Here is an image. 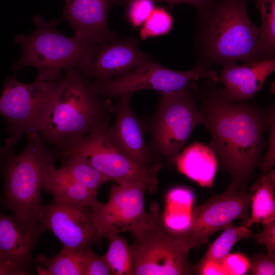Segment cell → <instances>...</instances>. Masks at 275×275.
Wrapping results in <instances>:
<instances>
[{
	"label": "cell",
	"mask_w": 275,
	"mask_h": 275,
	"mask_svg": "<svg viewBox=\"0 0 275 275\" xmlns=\"http://www.w3.org/2000/svg\"><path fill=\"white\" fill-rule=\"evenodd\" d=\"M249 0H211L197 11L194 37L197 64L207 68L260 61L259 28L247 11Z\"/></svg>",
	"instance_id": "obj_2"
},
{
	"label": "cell",
	"mask_w": 275,
	"mask_h": 275,
	"mask_svg": "<svg viewBox=\"0 0 275 275\" xmlns=\"http://www.w3.org/2000/svg\"><path fill=\"white\" fill-rule=\"evenodd\" d=\"M275 172L273 170L264 177L252 199L250 219L242 223L250 228L253 224H264L275 221Z\"/></svg>",
	"instance_id": "obj_22"
},
{
	"label": "cell",
	"mask_w": 275,
	"mask_h": 275,
	"mask_svg": "<svg viewBox=\"0 0 275 275\" xmlns=\"http://www.w3.org/2000/svg\"><path fill=\"white\" fill-rule=\"evenodd\" d=\"M64 82L45 127L39 132L62 155L91 132L107 128L113 115L109 98L101 96L93 81L77 68L65 70Z\"/></svg>",
	"instance_id": "obj_3"
},
{
	"label": "cell",
	"mask_w": 275,
	"mask_h": 275,
	"mask_svg": "<svg viewBox=\"0 0 275 275\" xmlns=\"http://www.w3.org/2000/svg\"><path fill=\"white\" fill-rule=\"evenodd\" d=\"M45 230L39 221L0 213V260L30 274L33 251Z\"/></svg>",
	"instance_id": "obj_16"
},
{
	"label": "cell",
	"mask_w": 275,
	"mask_h": 275,
	"mask_svg": "<svg viewBox=\"0 0 275 275\" xmlns=\"http://www.w3.org/2000/svg\"><path fill=\"white\" fill-rule=\"evenodd\" d=\"M255 1L261 18L258 38L259 60L261 61L274 58L275 0Z\"/></svg>",
	"instance_id": "obj_24"
},
{
	"label": "cell",
	"mask_w": 275,
	"mask_h": 275,
	"mask_svg": "<svg viewBox=\"0 0 275 275\" xmlns=\"http://www.w3.org/2000/svg\"><path fill=\"white\" fill-rule=\"evenodd\" d=\"M131 96H121L114 105L115 123L108 127L106 133L111 143L121 153L140 167L149 169L155 162L145 140L146 123L133 111Z\"/></svg>",
	"instance_id": "obj_14"
},
{
	"label": "cell",
	"mask_w": 275,
	"mask_h": 275,
	"mask_svg": "<svg viewBox=\"0 0 275 275\" xmlns=\"http://www.w3.org/2000/svg\"><path fill=\"white\" fill-rule=\"evenodd\" d=\"M63 82L64 76L31 84L20 82L16 74L7 77L0 96V116L10 134L5 146L13 148L24 134L39 133L45 127Z\"/></svg>",
	"instance_id": "obj_7"
},
{
	"label": "cell",
	"mask_w": 275,
	"mask_h": 275,
	"mask_svg": "<svg viewBox=\"0 0 275 275\" xmlns=\"http://www.w3.org/2000/svg\"><path fill=\"white\" fill-rule=\"evenodd\" d=\"M192 274L200 275L227 274L221 263L212 261H199L196 264L193 265Z\"/></svg>",
	"instance_id": "obj_34"
},
{
	"label": "cell",
	"mask_w": 275,
	"mask_h": 275,
	"mask_svg": "<svg viewBox=\"0 0 275 275\" xmlns=\"http://www.w3.org/2000/svg\"><path fill=\"white\" fill-rule=\"evenodd\" d=\"M0 274L1 275H23L22 273L13 266L0 260Z\"/></svg>",
	"instance_id": "obj_36"
},
{
	"label": "cell",
	"mask_w": 275,
	"mask_h": 275,
	"mask_svg": "<svg viewBox=\"0 0 275 275\" xmlns=\"http://www.w3.org/2000/svg\"><path fill=\"white\" fill-rule=\"evenodd\" d=\"M38 221L54 234L63 248L79 250L99 244L88 207L53 200L44 206Z\"/></svg>",
	"instance_id": "obj_13"
},
{
	"label": "cell",
	"mask_w": 275,
	"mask_h": 275,
	"mask_svg": "<svg viewBox=\"0 0 275 275\" xmlns=\"http://www.w3.org/2000/svg\"><path fill=\"white\" fill-rule=\"evenodd\" d=\"M62 19L68 21L75 35L101 45L119 38L108 25V13L121 0H65Z\"/></svg>",
	"instance_id": "obj_17"
},
{
	"label": "cell",
	"mask_w": 275,
	"mask_h": 275,
	"mask_svg": "<svg viewBox=\"0 0 275 275\" xmlns=\"http://www.w3.org/2000/svg\"><path fill=\"white\" fill-rule=\"evenodd\" d=\"M104 128L91 132L71 146L61 156L76 157L116 184H140L151 193L158 188L157 175L163 166L155 162L143 168L118 150L109 141Z\"/></svg>",
	"instance_id": "obj_9"
},
{
	"label": "cell",
	"mask_w": 275,
	"mask_h": 275,
	"mask_svg": "<svg viewBox=\"0 0 275 275\" xmlns=\"http://www.w3.org/2000/svg\"><path fill=\"white\" fill-rule=\"evenodd\" d=\"M196 64L188 71L169 69L152 59L128 72L108 80L93 81L98 94L104 97L132 95L144 90H154L169 93L181 90L200 78L218 80L217 72Z\"/></svg>",
	"instance_id": "obj_10"
},
{
	"label": "cell",
	"mask_w": 275,
	"mask_h": 275,
	"mask_svg": "<svg viewBox=\"0 0 275 275\" xmlns=\"http://www.w3.org/2000/svg\"><path fill=\"white\" fill-rule=\"evenodd\" d=\"M84 275H111L102 256H99L88 246L84 250Z\"/></svg>",
	"instance_id": "obj_29"
},
{
	"label": "cell",
	"mask_w": 275,
	"mask_h": 275,
	"mask_svg": "<svg viewBox=\"0 0 275 275\" xmlns=\"http://www.w3.org/2000/svg\"><path fill=\"white\" fill-rule=\"evenodd\" d=\"M249 273L253 275H274L275 255L263 253L255 254L250 259Z\"/></svg>",
	"instance_id": "obj_31"
},
{
	"label": "cell",
	"mask_w": 275,
	"mask_h": 275,
	"mask_svg": "<svg viewBox=\"0 0 275 275\" xmlns=\"http://www.w3.org/2000/svg\"><path fill=\"white\" fill-rule=\"evenodd\" d=\"M147 190L143 185L114 184L107 201L90 209L99 243L111 234L129 232L133 235L144 227L148 215L144 204Z\"/></svg>",
	"instance_id": "obj_12"
},
{
	"label": "cell",
	"mask_w": 275,
	"mask_h": 275,
	"mask_svg": "<svg viewBox=\"0 0 275 275\" xmlns=\"http://www.w3.org/2000/svg\"><path fill=\"white\" fill-rule=\"evenodd\" d=\"M33 19L34 32L27 36L17 34L13 39L21 44L23 52L12 69L33 66L38 70L35 81H56L62 77L63 70H80L90 63L98 44L75 35L70 37L61 34L57 29L58 20L47 21L40 15Z\"/></svg>",
	"instance_id": "obj_5"
},
{
	"label": "cell",
	"mask_w": 275,
	"mask_h": 275,
	"mask_svg": "<svg viewBox=\"0 0 275 275\" xmlns=\"http://www.w3.org/2000/svg\"><path fill=\"white\" fill-rule=\"evenodd\" d=\"M85 248L72 250L65 248L53 257L44 255L38 258L36 264L40 275H84Z\"/></svg>",
	"instance_id": "obj_21"
},
{
	"label": "cell",
	"mask_w": 275,
	"mask_h": 275,
	"mask_svg": "<svg viewBox=\"0 0 275 275\" xmlns=\"http://www.w3.org/2000/svg\"><path fill=\"white\" fill-rule=\"evenodd\" d=\"M254 194L228 186L224 193L213 195L196 207L190 213L188 225L180 229L187 248L198 249L207 243L211 235L236 219L248 222L250 217L248 208Z\"/></svg>",
	"instance_id": "obj_11"
},
{
	"label": "cell",
	"mask_w": 275,
	"mask_h": 275,
	"mask_svg": "<svg viewBox=\"0 0 275 275\" xmlns=\"http://www.w3.org/2000/svg\"><path fill=\"white\" fill-rule=\"evenodd\" d=\"M26 135V145L19 154L13 148L0 147L5 206L21 219L38 221L44 209L41 191L45 171L60 156L46 146L38 132Z\"/></svg>",
	"instance_id": "obj_4"
},
{
	"label": "cell",
	"mask_w": 275,
	"mask_h": 275,
	"mask_svg": "<svg viewBox=\"0 0 275 275\" xmlns=\"http://www.w3.org/2000/svg\"><path fill=\"white\" fill-rule=\"evenodd\" d=\"M155 3L157 2H164L167 3L171 7L175 5L186 3L191 5L198 11L206 6L211 0H153Z\"/></svg>",
	"instance_id": "obj_35"
},
{
	"label": "cell",
	"mask_w": 275,
	"mask_h": 275,
	"mask_svg": "<svg viewBox=\"0 0 275 275\" xmlns=\"http://www.w3.org/2000/svg\"><path fill=\"white\" fill-rule=\"evenodd\" d=\"M151 60L148 54L139 49L135 37L118 38L99 45L90 63L79 71L90 79L108 80Z\"/></svg>",
	"instance_id": "obj_15"
},
{
	"label": "cell",
	"mask_w": 275,
	"mask_h": 275,
	"mask_svg": "<svg viewBox=\"0 0 275 275\" xmlns=\"http://www.w3.org/2000/svg\"><path fill=\"white\" fill-rule=\"evenodd\" d=\"M274 121L272 123L269 128V139L268 149L265 156L264 161L262 164V172L258 180L251 186V191H255L260 185L262 179L269 174L273 169L275 163V129Z\"/></svg>",
	"instance_id": "obj_32"
},
{
	"label": "cell",
	"mask_w": 275,
	"mask_h": 275,
	"mask_svg": "<svg viewBox=\"0 0 275 275\" xmlns=\"http://www.w3.org/2000/svg\"><path fill=\"white\" fill-rule=\"evenodd\" d=\"M161 95L156 111L146 123L150 137L148 146L155 162L162 160L173 166L194 128L204 124L205 120L197 104L199 95L196 81Z\"/></svg>",
	"instance_id": "obj_6"
},
{
	"label": "cell",
	"mask_w": 275,
	"mask_h": 275,
	"mask_svg": "<svg viewBox=\"0 0 275 275\" xmlns=\"http://www.w3.org/2000/svg\"><path fill=\"white\" fill-rule=\"evenodd\" d=\"M175 164L180 173L201 186L212 187L217 159L208 146L199 142L189 145L178 155Z\"/></svg>",
	"instance_id": "obj_19"
},
{
	"label": "cell",
	"mask_w": 275,
	"mask_h": 275,
	"mask_svg": "<svg viewBox=\"0 0 275 275\" xmlns=\"http://www.w3.org/2000/svg\"><path fill=\"white\" fill-rule=\"evenodd\" d=\"M262 231L252 236L259 244L266 247L268 254L275 255V221L262 224Z\"/></svg>",
	"instance_id": "obj_33"
},
{
	"label": "cell",
	"mask_w": 275,
	"mask_h": 275,
	"mask_svg": "<svg viewBox=\"0 0 275 275\" xmlns=\"http://www.w3.org/2000/svg\"><path fill=\"white\" fill-rule=\"evenodd\" d=\"M205 79L198 95L199 109L211 134L208 146L230 175L229 186L245 191L261 162L264 133L274 121V109L227 101L218 94L216 81Z\"/></svg>",
	"instance_id": "obj_1"
},
{
	"label": "cell",
	"mask_w": 275,
	"mask_h": 275,
	"mask_svg": "<svg viewBox=\"0 0 275 275\" xmlns=\"http://www.w3.org/2000/svg\"><path fill=\"white\" fill-rule=\"evenodd\" d=\"M134 275H189L192 266L180 230L162 221L158 203H151L144 227L132 235Z\"/></svg>",
	"instance_id": "obj_8"
},
{
	"label": "cell",
	"mask_w": 275,
	"mask_h": 275,
	"mask_svg": "<svg viewBox=\"0 0 275 275\" xmlns=\"http://www.w3.org/2000/svg\"><path fill=\"white\" fill-rule=\"evenodd\" d=\"M221 264L227 274L243 275L249 273L250 259L241 253L228 254Z\"/></svg>",
	"instance_id": "obj_30"
},
{
	"label": "cell",
	"mask_w": 275,
	"mask_h": 275,
	"mask_svg": "<svg viewBox=\"0 0 275 275\" xmlns=\"http://www.w3.org/2000/svg\"><path fill=\"white\" fill-rule=\"evenodd\" d=\"M43 188L57 201L82 206L90 209L99 205L97 194L73 180L54 164L49 166L45 174Z\"/></svg>",
	"instance_id": "obj_20"
},
{
	"label": "cell",
	"mask_w": 275,
	"mask_h": 275,
	"mask_svg": "<svg viewBox=\"0 0 275 275\" xmlns=\"http://www.w3.org/2000/svg\"><path fill=\"white\" fill-rule=\"evenodd\" d=\"M217 82L223 87L217 92L224 99L231 102L248 101L262 89L265 81L275 70L274 58L244 63L222 66Z\"/></svg>",
	"instance_id": "obj_18"
},
{
	"label": "cell",
	"mask_w": 275,
	"mask_h": 275,
	"mask_svg": "<svg viewBox=\"0 0 275 275\" xmlns=\"http://www.w3.org/2000/svg\"><path fill=\"white\" fill-rule=\"evenodd\" d=\"M108 248L102 256L114 275H134V260L130 245L119 234L108 235Z\"/></svg>",
	"instance_id": "obj_23"
},
{
	"label": "cell",
	"mask_w": 275,
	"mask_h": 275,
	"mask_svg": "<svg viewBox=\"0 0 275 275\" xmlns=\"http://www.w3.org/2000/svg\"><path fill=\"white\" fill-rule=\"evenodd\" d=\"M224 229L222 234L209 244L200 261H212L221 263L235 243L242 239L249 238L252 234L250 228L244 225L235 226L232 223Z\"/></svg>",
	"instance_id": "obj_26"
},
{
	"label": "cell",
	"mask_w": 275,
	"mask_h": 275,
	"mask_svg": "<svg viewBox=\"0 0 275 275\" xmlns=\"http://www.w3.org/2000/svg\"><path fill=\"white\" fill-rule=\"evenodd\" d=\"M173 24V19L170 13L163 7H155L140 28V38L146 40L166 35L171 31Z\"/></svg>",
	"instance_id": "obj_27"
},
{
	"label": "cell",
	"mask_w": 275,
	"mask_h": 275,
	"mask_svg": "<svg viewBox=\"0 0 275 275\" xmlns=\"http://www.w3.org/2000/svg\"><path fill=\"white\" fill-rule=\"evenodd\" d=\"M60 169L73 180L97 194L100 186L108 179L89 164L73 156L62 158Z\"/></svg>",
	"instance_id": "obj_25"
},
{
	"label": "cell",
	"mask_w": 275,
	"mask_h": 275,
	"mask_svg": "<svg viewBox=\"0 0 275 275\" xmlns=\"http://www.w3.org/2000/svg\"><path fill=\"white\" fill-rule=\"evenodd\" d=\"M153 0H121V5L127 4L126 16L134 28L142 26L155 8Z\"/></svg>",
	"instance_id": "obj_28"
}]
</instances>
